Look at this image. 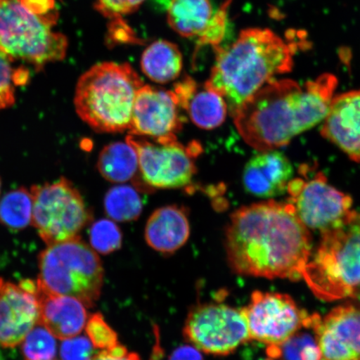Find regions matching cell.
<instances>
[{
	"mask_svg": "<svg viewBox=\"0 0 360 360\" xmlns=\"http://www.w3.org/2000/svg\"><path fill=\"white\" fill-rule=\"evenodd\" d=\"M225 250L236 274L295 281L303 278L312 240L294 206L269 200L233 213L225 233Z\"/></svg>",
	"mask_w": 360,
	"mask_h": 360,
	"instance_id": "obj_1",
	"label": "cell"
},
{
	"mask_svg": "<svg viewBox=\"0 0 360 360\" xmlns=\"http://www.w3.org/2000/svg\"><path fill=\"white\" fill-rule=\"evenodd\" d=\"M337 85L331 74L303 85L291 79L270 81L233 115L238 131L259 152L285 146L326 119Z\"/></svg>",
	"mask_w": 360,
	"mask_h": 360,
	"instance_id": "obj_2",
	"label": "cell"
},
{
	"mask_svg": "<svg viewBox=\"0 0 360 360\" xmlns=\"http://www.w3.org/2000/svg\"><path fill=\"white\" fill-rule=\"evenodd\" d=\"M294 34L283 39L268 29H247L227 47L216 46V60L205 83L224 98L232 117L248 98L278 75L289 73L301 45Z\"/></svg>",
	"mask_w": 360,
	"mask_h": 360,
	"instance_id": "obj_3",
	"label": "cell"
},
{
	"mask_svg": "<svg viewBox=\"0 0 360 360\" xmlns=\"http://www.w3.org/2000/svg\"><path fill=\"white\" fill-rule=\"evenodd\" d=\"M143 85L129 64L101 63L81 76L75 90L76 112L97 132H124L131 126L135 98Z\"/></svg>",
	"mask_w": 360,
	"mask_h": 360,
	"instance_id": "obj_4",
	"label": "cell"
},
{
	"mask_svg": "<svg viewBox=\"0 0 360 360\" xmlns=\"http://www.w3.org/2000/svg\"><path fill=\"white\" fill-rule=\"evenodd\" d=\"M317 298L335 301L354 296L360 288V213L321 232L303 278Z\"/></svg>",
	"mask_w": 360,
	"mask_h": 360,
	"instance_id": "obj_5",
	"label": "cell"
},
{
	"mask_svg": "<svg viewBox=\"0 0 360 360\" xmlns=\"http://www.w3.org/2000/svg\"><path fill=\"white\" fill-rule=\"evenodd\" d=\"M103 283L101 260L80 238L48 246L39 255L37 285L52 294L74 297L92 308Z\"/></svg>",
	"mask_w": 360,
	"mask_h": 360,
	"instance_id": "obj_6",
	"label": "cell"
},
{
	"mask_svg": "<svg viewBox=\"0 0 360 360\" xmlns=\"http://www.w3.org/2000/svg\"><path fill=\"white\" fill-rule=\"evenodd\" d=\"M53 25L31 12L21 0H0V51L42 66L65 57L68 41Z\"/></svg>",
	"mask_w": 360,
	"mask_h": 360,
	"instance_id": "obj_7",
	"label": "cell"
},
{
	"mask_svg": "<svg viewBox=\"0 0 360 360\" xmlns=\"http://www.w3.org/2000/svg\"><path fill=\"white\" fill-rule=\"evenodd\" d=\"M33 199L32 224L48 246L80 238L79 233L92 215L82 196L69 180L31 188Z\"/></svg>",
	"mask_w": 360,
	"mask_h": 360,
	"instance_id": "obj_8",
	"label": "cell"
},
{
	"mask_svg": "<svg viewBox=\"0 0 360 360\" xmlns=\"http://www.w3.org/2000/svg\"><path fill=\"white\" fill-rule=\"evenodd\" d=\"M183 334L202 352L219 356L232 354L250 340L242 309L223 303L193 306L187 315Z\"/></svg>",
	"mask_w": 360,
	"mask_h": 360,
	"instance_id": "obj_9",
	"label": "cell"
},
{
	"mask_svg": "<svg viewBox=\"0 0 360 360\" xmlns=\"http://www.w3.org/2000/svg\"><path fill=\"white\" fill-rule=\"evenodd\" d=\"M126 142L137 152L139 174L148 188H178L191 184L196 174L195 159L200 153L199 143L186 147L177 139L150 141L132 134Z\"/></svg>",
	"mask_w": 360,
	"mask_h": 360,
	"instance_id": "obj_10",
	"label": "cell"
},
{
	"mask_svg": "<svg viewBox=\"0 0 360 360\" xmlns=\"http://www.w3.org/2000/svg\"><path fill=\"white\" fill-rule=\"evenodd\" d=\"M300 169L304 178L291 179L287 192L301 222L321 232L347 222L354 212L352 198L333 187L322 172L307 176Z\"/></svg>",
	"mask_w": 360,
	"mask_h": 360,
	"instance_id": "obj_11",
	"label": "cell"
},
{
	"mask_svg": "<svg viewBox=\"0 0 360 360\" xmlns=\"http://www.w3.org/2000/svg\"><path fill=\"white\" fill-rule=\"evenodd\" d=\"M250 340L276 346L302 328L309 314L300 309L290 295L255 291L250 302L242 309Z\"/></svg>",
	"mask_w": 360,
	"mask_h": 360,
	"instance_id": "obj_12",
	"label": "cell"
},
{
	"mask_svg": "<svg viewBox=\"0 0 360 360\" xmlns=\"http://www.w3.org/2000/svg\"><path fill=\"white\" fill-rule=\"evenodd\" d=\"M180 109L173 91L143 85L135 98L129 134L158 142L176 139L184 122Z\"/></svg>",
	"mask_w": 360,
	"mask_h": 360,
	"instance_id": "obj_13",
	"label": "cell"
},
{
	"mask_svg": "<svg viewBox=\"0 0 360 360\" xmlns=\"http://www.w3.org/2000/svg\"><path fill=\"white\" fill-rule=\"evenodd\" d=\"M35 283L20 285L0 280V345L15 348L39 321V302Z\"/></svg>",
	"mask_w": 360,
	"mask_h": 360,
	"instance_id": "obj_14",
	"label": "cell"
},
{
	"mask_svg": "<svg viewBox=\"0 0 360 360\" xmlns=\"http://www.w3.org/2000/svg\"><path fill=\"white\" fill-rule=\"evenodd\" d=\"M321 360H360V309L340 305L316 325Z\"/></svg>",
	"mask_w": 360,
	"mask_h": 360,
	"instance_id": "obj_15",
	"label": "cell"
},
{
	"mask_svg": "<svg viewBox=\"0 0 360 360\" xmlns=\"http://www.w3.org/2000/svg\"><path fill=\"white\" fill-rule=\"evenodd\" d=\"M321 134L351 160L360 162V89L333 98Z\"/></svg>",
	"mask_w": 360,
	"mask_h": 360,
	"instance_id": "obj_16",
	"label": "cell"
},
{
	"mask_svg": "<svg viewBox=\"0 0 360 360\" xmlns=\"http://www.w3.org/2000/svg\"><path fill=\"white\" fill-rule=\"evenodd\" d=\"M292 175V165L276 150L259 152L252 157L243 171L245 191L256 197H276L287 191Z\"/></svg>",
	"mask_w": 360,
	"mask_h": 360,
	"instance_id": "obj_17",
	"label": "cell"
},
{
	"mask_svg": "<svg viewBox=\"0 0 360 360\" xmlns=\"http://www.w3.org/2000/svg\"><path fill=\"white\" fill-rule=\"evenodd\" d=\"M37 285V283H36ZM38 323L60 340L77 336L87 325L84 304L74 297L52 294L37 285Z\"/></svg>",
	"mask_w": 360,
	"mask_h": 360,
	"instance_id": "obj_18",
	"label": "cell"
},
{
	"mask_svg": "<svg viewBox=\"0 0 360 360\" xmlns=\"http://www.w3.org/2000/svg\"><path fill=\"white\" fill-rule=\"evenodd\" d=\"M191 235L187 210L183 207H162L152 214L146 228L148 246L161 254L174 253L186 244Z\"/></svg>",
	"mask_w": 360,
	"mask_h": 360,
	"instance_id": "obj_19",
	"label": "cell"
},
{
	"mask_svg": "<svg viewBox=\"0 0 360 360\" xmlns=\"http://www.w3.org/2000/svg\"><path fill=\"white\" fill-rule=\"evenodd\" d=\"M168 22L184 37L200 36L214 15L210 0H171Z\"/></svg>",
	"mask_w": 360,
	"mask_h": 360,
	"instance_id": "obj_20",
	"label": "cell"
},
{
	"mask_svg": "<svg viewBox=\"0 0 360 360\" xmlns=\"http://www.w3.org/2000/svg\"><path fill=\"white\" fill-rule=\"evenodd\" d=\"M183 58L179 48L166 40H157L143 53L141 68L143 73L155 82L169 83L179 77Z\"/></svg>",
	"mask_w": 360,
	"mask_h": 360,
	"instance_id": "obj_21",
	"label": "cell"
},
{
	"mask_svg": "<svg viewBox=\"0 0 360 360\" xmlns=\"http://www.w3.org/2000/svg\"><path fill=\"white\" fill-rule=\"evenodd\" d=\"M97 167L108 181L127 182L136 177L139 171L137 152L127 142L112 143L103 148Z\"/></svg>",
	"mask_w": 360,
	"mask_h": 360,
	"instance_id": "obj_22",
	"label": "cell"
},
{
	"mask_svg": "<svg viewBox=\"0 0 360 360\" xmlns=\"http://www.w3.org/2000/svg\"><path fill=\"white\" fill-rule=\"evenodd\" d=\"M192 122L198 127L214 129L219 127L226 119L228 107L219 94L205 84L198 87L184 106Z\"/></svg>",
	"mask_w": 360,
	"mask_h": 360,
	"instance_id": "obj_23",
	"label": "cell"
},
{
	"mask_svg": "<svg viewBox=\"0 0 360 360\" xmlns=\"http://www.w3.org/2000/svg\"><path fill=\"white\" fill-rule=\"evenodd\" d=\"M321 317L318 314L309 315L304 326L283 343L268 346L267 354L274 360H321L315 325Z\"/></svg>",
	"mask_w": 360,
	"mask_h": 360,
	"instance_id": "obj_24",
	"label": "cell"
},
{
	"mask_svg": "<svg viewBox=\"0 0 360 360\" xmlns=\"http://www.w3.org/2000/svg\"><path fill=\"white\" fill-rule=\"evenodd\" d=\"M105 209L109 217L115 221L129 222L142 213L143 202L134 188L127 186L110 188L105 198Z\"/></svg>",
	"mask_w": 360,
	"mask_h": 360,
	"instance_id": "obj_25",
	"label": "cell"
},
{
	"mask_svg": "<svg viewBox=\"0 0 360 360\" xmlns=\"http://www.w3.org/2000/svg\"><path fill=\"white\" fill-rule=\"evenodd\" d=\"M32 195L25 188L7 193L0 202V222L8 228H25L32 221Z\"/></svg>",
	"mask_w": 360,
	"mask_h": 360,
	"instance_id": "obj_26",
	"label": "cell"
},
{
	"mask_svg": "<svg viewBox=\"0 0 360 360\" xmlns=\"http://www.w3.org/2000/svg\"><path fill=\"white\" fill-rule=\"evenodd\" d=\"M22 350L27 360H51L57 352L56 336L37 323L22 340Z\"/></svg>",
	"mask_w": 360,
	"mask_h": 360,
	"instance_id": "obj_27",
	"label": "cell"
},
{
	"mask_svg": "<svg viewBox=\"0 0 360 360\" xmlns=\"http://www.w3.org/2000/svg\"><path fill=\"white\" fill-rule=\"evenodd\" d=\"M11 58L0 51V110L11 107L15 103L16 85L26 83L27 71L13 70Z\"/></svg>",
	"mask_w": 360,
	"mask_h": 360,
	"instance_id": "obj_28",
	"label": "cell"
},
{
	"mask_svg": "<svg viewBox=\"0 0 360 360\" xmlns=\"http://www.w3.org/2000/svg\"><path fill=\"white\" fill-rule=\"evenodd\" d=\"M89 237L93 249L102 255L111 254L122 245V233L117 224L109 219L94 223L90 229Z\"/></svg>",
	"mask_w": 360,
	"mask_h": 360,
	"instance_id": "obj_29",
	"label": "cell"
},
{
	"mask_svg": "<svg viewBox=\"0 0 360 360\" xmlns=\"http://www.w3.org/2000/svg\"><path fill=\"white\" fill-rule=\"evenodd\" d=\"M85 328L94 348L101 351L110 350L120 345L115 331L108 325L100 313L94 314L88 319Z\"/></svg>",
	"mask_w": 360,
	"mask_h": 360,
	"instance_id": "obj_30",
	"label": "cell"
},
{
	"mask_svg": "<svg viewBox=\"0 0 360 360\" xmlns=\"http://www.w3.org/2000/svg\"><path fill=\"white\" fill-rule=\"evenodd\" d=\"M232 0H226L221 7L214 13L212 19L198 39V46L211 44L214 47L219 46L227 34L228 8Z\"/></svg>",
	"mask_w": 360,
	"mask_h": 360,
	"instance_id": "obj_31",
	"label": "cell"
},
{
	"mask_svg": "<svg viewBox=\"0 0 360 360\" xmlns=\"http://www.w3.org/2000/svg\"><path fill=\"white\" fill-rule=\"evenodd\" d=\"M94 356V346L88 337L75 336L61 343L62 360H93Z\"/></svg>",
	"mask_w": 360,
	"mask_h": 360,
	"instance_id": "obj_32",
	"label": "cell"
},
{
	"mask_svg": "<svg viewBox=\"0 0 360 360\" xmlns=\"http://www.w3.org/2000/svg\"><path fill=\"white\" fill-rule=\"evenodd\" d=\"M108 40L112 44H139V39L134 30L130 28L127 22L122 20V18L112 20L109 25V34H108Z\"/></svg>",
	"mask_w": 360,
	"mask_h": 360,
	"instance_id": "obj_33",
	"label": "cell"
},
{
	"mask_svg": "<svg viewBox=\"0 0 360 360\" xmlns=\"http://www.w3.org/2000/svg\"><path fill=\"white\" fill-rule=\"evenodd\" d=\"M96 8L110 20L118 19L134 11L129 0H97Z\"/></svg>",
	"mask_w": 360,
	"mask_h": 360,
	"instance_id": "obj_34",
	"label": "cell"
},
{
	"mask_svg": "<svg viewBox=\"0 0 360 360\" xmlns=\"http://www.w3.org/2000/svg\"><path fill=\"white\" fill-rule=\"evenodd\" d=\"M24 6L36 15L53 25L57 20L55 0H21Z\"/></svg>",
	"mask_w": 360,
	"mask_h": 360,
	"instance_id": "obj_35",
	"label": "cell"
},
{
	"mask_svg": "<svg viewBox=\"0 0 360 360\" xmlns=\"http://www.w3.org/2000/svg\"><path fill=\"white\" fill-rule=\"evenodd\" d=\"M93 360H141L136 353L129 352L122 345H118L114 349L102 350Z\"/></svg>",
	"mask_w": 360,
	"mask_h": 360,
	"instance_id": "obj_36",
	"label": "cell"
},
{
	"mask_svg": "<svg viewBox=\"0 0 360 360\" xmlns=\"http://www.w3.org/2000/svg\"><path fill=\"white\" fill-rule=\"evenodd\" d=\"M169 360H204L201 351L195 346L182 345L174 349Z\"/></svg>",
	"mask_w": 360,
	"mask_h": 360,
	"instance_id": "obj_37",
	"label": "cell"
},
{
	"mask_svg": "<svg viewBox=\"0 0 360 360\" xmlns=\"http://www.w3.org/2000/svg\"><path fill=\"white\" fill-rule=\"evenodd\" d=\"M155 344L153 346L152 354L150 360H160L164 356V350L160 343V332L157 326L155 328Z\"/></svg>",
	"mask_w": 360,
	"mask_h": 360,
	"instance_id": "obj_38",
	"label": "cell"
},
{
	"mask_svg": "<svg viewBox=\"0 0 360 360\" xmlns=\"http://www.w3.org/2000/svg\"><path fill=\"white\" fill-rule=\"evenodd\" d=\"M0 360H4V357L1 353V350H0Z\"/></svg>",
	"mask_w": 360,
	"mask_h": 360,
	"instance_id": "obj_39",
	"label": "cell"
},
{
	"mask_svg": "<svg viewBox=\"0 0 360 360\" xmlns=\"http://www.w3.org/2000/svg\"><path fill=\"white\" fill-rule=\"evenodd\" d=\"M259 360H274V359L269 358V359H259Z\"/></svg>",
	"mask_w": 360,
	"mask_h": 360,
	"instance_id": "obj_40",
	"label": "cell"
},
{
	"mask_svg": "<svg viewBox=\"0 0 360 360\" xmlns=\"http://www.w3.org/2000/svg\"><path fill=\"white\" fill-rule=\"evenodd\" d=\"M0 188H1V183H0Z\"/></svg>",
	"mask_w": 360,
	"mask_h": 360,
	"instance_id": "obj_41",
	"label": "cell"
},
{
	"mask_svg": "<svg viewBox=\"0 0 360 360\" xmlns=\"http://www.w3.org/2000/svg\"><path fill=\"white\" fill-rule=\"evenodd\" d=\"M51 360H52V359H51Z\"/></svg>",
	"mask_w": 360,
	"mask_h": 360,
	"instance_id": "obj_42",
	"label": "cell"
}]
</instances>
